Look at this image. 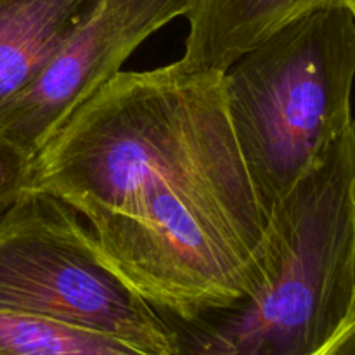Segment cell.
Returning <instances> with one entry per match:
<instances>
[{"instance_id": "6da1fadb", "label": "cell", "mask_w": 355, "mask_h": 355, "mask_svg": "<svg viewBox=\"0 0 355 355\" xmlns=\"http://www.w3.org/2000/svg\"><path fill=\"white\" fill-rule=\"evenodd\" d=\"M30 187L85 218L103 262L166 318L227 307L262 281L267 218L222 73L180 59L121 69L42 146Z\"/></svg>"}, {"instance_id": "7a4b0ae2", "label": "cell", "mask_w": 355, "mask_h": 355, "mask_svg": "<svg viewBox=\"0 0 355 355\" xmlns=\"http://www.w3.org/2000/svg\"><path fill=\"white\" fill-rule=\"evenodd\" d=\"M263 276L227 307L166 318L173 355H314L355 328V130L267 215Z\"/></svg>"}, {"instance_id": "3957f363", "label": "cell", "mask_w": 355, "mask_h": 355, "mask_svg": "<svg viewBox=\"0 0 355 355\" xmlns=\"http://www.w3.org/2000/svg\"><path fill=\"white\" fill-rule=\"evenodd\" d=\"M355 10L312 12L222 73L225 106L263 215L354 127Z\"/></svg>"}, {"instance_id": "277c9868", "label": "cell", "mask_w": 355, "mask_h": 355, "mask_svg": "<svg viewBox=\"0 0 355 355\" xmlns=\"http://www.w3.org/2000/svg\"><path fill=\"white\" fill-rule=\"evenodd\" d=\"M0 311L116 336L173 355L172 329L97 252L80 215L30 187L0 218Z\"/></svg>"}, {"instance_id": "5b68a950", "label": "cell", "mask_w": 355, "mask_h": 355, "mask_svg": "<svg viewBox=\"0 0 355 355\" xmlns=\"http://www.w3.org/2000/svg\"><path fill=\"white\" fill-rule=\"evenodd\" d=\"M189 0H99L37 78L0 106V134L37 156L62 121Z\"/></svg>"}, {"instance_id": "8992f818", "label": "cell", "mask_w": 355, "mask_h": 355, "mask_svg": "<svg viewBox=\"0 0 355 355\" xmlns=\"http://www.w3.org/2000/svg\"><path fill=\"white\" fill-rule=\"evenodd\" d=\"M326 9L355 10V0H189V33L180 61L224 73L288 24Z\"/></svg>"}, {"instance_id": "52a82bcc", "label": "cell", "mask_w": 355, "mask_h": 355, "mask_svg": "<svg viewBox=\"0 0 355 355\" xmlns=\"http://www.w3.org/2000/svg\"><path fill=\"white\" fill-rule=\"evenodd\" d=\"M99 0H0V106L30 85Z\"/></svg>"}, {"instance_id": "ba28073f", "label": "cell", "mask_w": 355, "mask_h": 355, "mask_svg": "<svg viewBox=\"0 0 355 355\" xmlns=\"http://www.w3.org/2000/svg\"><path fill=\"white\" fill-rule=\"evenodd\" d=\"M0 355L156 354L94 329L0 311Z\"/></svg>"}, {"instance_id": "9c48e42d", "label": "cell", "mask_w": 355, "mask_h": 355, "mask_svg": "<svg viewBox=\"0 0 355 355\" xmlns=\"http://www.w3.org/2000/svg\"><path fill=\"white\" fill-rule=\"evenodd\" d=\"M35 156L0 134V218L30 189Z\"/></svg>"}, {"instance_id": "30bf717a", "label": "cell", "mask_w": 355, "mask_h": 355, "mask_svg": "<svg viewBox=\"0 0 355 355\" xmlns=\"http://www.w3.org/2000/svg\"><path fill=\"white\" fill-rule=\"evenodd\" d=\"M352 333H355V328H350V329H347V331L340 333V335L336 336V338L333 340V342H329L328 345L324 347V349H321V350H319V352H315L314 355H335L336 352H338L340 345H342V343L345 342L347 336L352 335Z\"/></svg>"}, {"instance_id": "8fae6325", "label": "cell", "mask_w": 355, "mask_h": 355, "mask_svg": "<svg viewBox=\"0 0 355 355\" xmlns=\"http://www.w3.org/2000/svg\"><path fill=\"white\" fill-rule=\"evenodd\" d=\"M354 336H355V333L347 336L345 342L340 345L338 352H336L335 355H354Z\"/></svg>"}]
</instances>
